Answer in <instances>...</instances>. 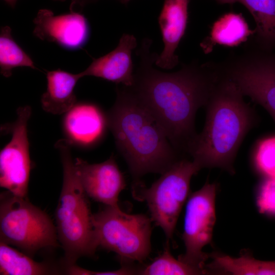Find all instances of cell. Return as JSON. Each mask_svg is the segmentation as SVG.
I'll use <instances>...</instances> for the list:
<instances>
[{
  "label": "cell",
  "mask_w": 275,
  "mask_h": 275,
  "mask_svg": "<svg viewBox=\"0 0 275 275\" xmlns=\"http://www.w3.org/2000/svg\"><path fill=\"white\" fill-rule=\"evenodd\" d=\"M130 0H123V3H126L129 2Z\"/></svg>",
  "instance_id": "cell-28"
},
{
  "label": "cell",
  "mask_w": 275,
  "mask_h": 275,
  "mask_svg": "<svg viewBox=\"0 0 275 275\" xmlns=\"http://www.w3.org/2000/svg\"><path fill=\"white\" fill-rule=\"evenodd\" d=\"M216 186L206 183L188 197L184 217L182 239L185 247L184 254L178 259L206 273L207 254L203 248L212 240L215 224Z\"/></svg>",
  "instance_id": "cell-8"
},
{
  "label": "cell",
  "mask_w": 275,
  "mask_h": 275,
  "mask_svg": "<svg viewBox=\"0 0 275 275\" xmlns=\"http://www.w3.org/2000/svg\"><path fill=\"white\" fill-rule=\"evenodd\" d=\"M11 7L14 8L17 0H4Z\"/></svg>",
  "instance_id": "cell-26"
},
{
  "label": "cell",
  "mask_w": 275,
  "mask_h": 275,
  "mask_svg": "<svg viewBox=\"0 0 275 275\" xmlns=\"http://www.w3.org/2000/svg\"><path fill=\"white\" fill-rule=\"evenodd\" d=\"M252 33L241 14L229 13L214 23L210 39L212 43L233 47L244 42Z\"/></svg>",
  "instance_id": "cell-18"
},
{
  "label": "cell",
  "mask_w": 275,
  "mask_h": 275,
  "mask_svg": "<svg viewBox=\"0 0 275 275\" xmlns=\"http://www.w3.org/2000/svg\"><path fill=\"white\" fill-rule=\"evenodd\" d=\"M72 143L61 139L55 146L63 168V182L55 212L58 238L64 251L65 267L83 256H92L98 248L87 195L77 174L71 155Z\"/></svg>",
  "instance_id": "cell-4"
},
{
  "label": "cell",
  "mask_w": 275,
  "mask_h": 275,
  "mask_svg": "<svg viewBox=\"0 0 275 275\" xmlns=\"http://www.w3.org/2000/svg\"><path fill=\"white\" fill-rule=\"evenodd\" d=\"M75 275H127L138 273V271L129 267H122L113 271H94L76 266L73 270Z\"/></svg>",
  "instance_id": "cell-24"
},
{
  "label": "cell",
  "mask_w": 275,
  "mask_h": 275,
  "mask_svg": "<svg viewBox=\"0 0 275 275\" xmlns=\"http://www.w3.org/2000/svg\"><path fill=\"white\" fill-rule=\"evenodd\" d=\"M11 31L9 26H5L1 28L0 33V71L6 77L12 75L15 68L38 69L30 56L14 40Z\"/></svg>",
  "instance_id": "cell-20"
},
{
  "label": "cell",
  "mask_w": 275,
  "mask_h": 275,
  "mask_svg": "<svg viewBox=\"0 0 275 275\" xmlns=\"http://www.w3.org/2000/svg\"><path fill=\"white\" fill-rule=\"evenodd\" d=\"M254 164L262 175L275 177V136L262 140L258 145L254 156Z\"/></svg>",
  "instance_id": "cell-22"
},
{
  "label": "cell",
  "mask_w": 275,
  "mask_h": 275,
  "mask_svg": "<svg viewBox=\"0 0 275 275\" xmlns=\"http://www.w3.org/2000/svg\"><path fill=\"white\" fill-rule=\"evenodd\" d=\"M200 170L193 161L180 159L161 174L149 188L138 179L133 186L138 199L145 201L152 219L170 239L187 197L192 176Z\"/></svg>",
  "instance_id": "cell-7"
},
{
  "label": "cell",
  "mask_w": 275,
  "mask_h": 275,
  "mask_svg": "<svg viewBox=\"0 0 275 275\" xmlns=\"http://www.w3.org/2000/svg\"><path fill=\"white\" fill-rule=\"evenodd\" d=\"M81 78L79 73L73 74L60 69L47 71V88L41 98L43 109L54 115L68 112L76 104L74 89Z\"/></svg>",
  "instance_id": "cell-16"
},
{
  "label": "cell",
  "mask_w": 275,
  "mask_h": 275,
  "mask_svg": "<svg viewBox=\"0 0 275 275\" xmlns=\"http://www.w3.org/2000/svg\"><path fill=\"white\" fill-rule=\"evenodd\" d=\"M92 1L95 0H73L71 4L72 7H74L75 5L77 6V8H79L80 6H82L88 2H91ZM122 3H123V0H119Z\"/></svg>",
  "instance_id": "cell-25"
},
{
  "label": "cell",
  "mask_w": 275,
  "mask_h": 275,
  "mask_svg": "<svg viewBox=\"0 0 275 275\" xmlns=\"http://www.w3.org/2000/svg\"><path fill=\"white\" fill-rule=\"evenodd\" d=\"M136 45V39L133 35L123 34L114 50L93 60L84 71L79 73L81 77L95 76L117 85L131 86L134 80L131 54Z\"/></svg>",
  "instance_id": "cell-12"
},
{
  "label": "cell",
  "mask_w": 275,
  "mask_h": 275,
  "mask_svg": "<svg viewBox=\"0 0 275 275\" xmlns=\"http://www.w3.org/2000/svg\"><path fill=\"white\" fill-rule=\"evenodd\" d=\"M107 124L106 116L96 105L75 104L66 113L63 128L72 144L89 146L98 141Z\"/></svg>",
  "instance_id": "cell-15"
},
{
  "label": "cell",
  "mask_w": 275,
  "mask_h": 275,
  "mask_svg": "<svg viewBox=\"0 0 275 275\" xmlns=\"http://www.w3.org/2000/svg\"><path fill=\"white\" fill-rule=\"evenodd\" d=\"M1 241L33 256L39 250L58 245L57 229L49 216L26 199L9 191L1 194Z\"/></svg>",
  "instance_id": "cell-5"
},
{
  "label": "cell",
  "mask_w": 275,
  "mask_h": 275,
  "mask_svg": "<svg viewBox=\"0 0 275 275\" xmlns=\"http://www.w3.org/2000/svg\"><path fill=\"white\" fill-rule=\"evenodd\" d=\"M239 86L243 95L262 106L275 121V56L261 57L242 72Z\"/></svg>",
  "instance_id": "cell-14"
},
{
  "label": "cell",
  "mask_w": 275,
  "mask_h": 275,
  "mask_svg": "<svg viewBox=\"0 0 275 275\" xmlns=\"http://www.w3.org/2000/svg\"><path fill=\"white\" fill-rule=\"evenodd\" d=\"M53 1H59V2H64V1H65L66 0H53Z\"/></svg>",
  "instance_id": "cell-29"
},
{
  "label": "cell",
  "mask_w": 275,
  "mask_h": 275,
  "mask_svg": "<svg viewBox=\"0 0 275 275\" xmlns=\"http://www.w3.org/2000/svg\"><path fill=\"white\" fill-rule=\"evenodd\" d=\"M97 246L116 253L123 259L142 262L151 252L150 219L130 214L108 206L92 215Z\"/></svg>",
  "instance_id": "cell-6"
},
{
  "label": "cell",
  "mask_w": 275,
  "mask_h": 275,
  "mask_svg": "<svg viewBox=\"0 0 275 275\" xmlns=\"http://www.w3.org/2000/svg\"><path fill=\"white\" fill-rule=\"evenodd\" d=\"M220 3L222 4H232L237 2V0H216Z\"/></svg>",
  "instance_id": "cell-27"
},
{
  "label": "cell",
  "mask_w": 275,
  "mask_h": 275,
  "mask_svg": "<svg viewBox=\"0 0 275 275\" xmlns=\"http://www.w3.org/2000/svg\"><path fill=\"white\" fill-rule=\"evenodd\" d=\"M256 203L260 213L275 214V177H268L261 184Z\"/></svg>",
  "instance_id": "cell-23"
},
{
  "label": "cell",
  "mask_w": 275,
  "mask_h": 275,
  "mask_svg": "<svg viewBox=\"0 0 275 275\" xmlns=\"http://www.w3.org/2000/svg\"><path fill=\"white\" fill-rule=\"evenodd\" d=\"M52 269L43 262L15 250L0 241V274L2 275H40L52 274Z\"/></svg>",
  "instance_id": "cell-17"
},
{
  "label": "cell",
  "mask_w": 275,
  "mask_h": 275,
  "mask_svg": "<svg viewBox=\"0 0 275 275\" xmlns=\"http://www.w3.org/2000/svg\"><path fill=\"white\" fill-rule=\"evenodd\" d=\"M205 272L194 267L179 259L177 260L168 249L150 264L139 270L138 274L144 275L204 274Z\"/></svg>",
  "instance_id": "cell-21"
},
{
  "label": "cell",
  "mask_w": 275,
  "mask_h": 275,
  "mask_svg": "<svg viewBox=\"0 0 275 275\" xmlns=\"http://www.w3.org/2000/svg\"><path fill=\"white\" fill-rule=\"evenodd\" d=\"M34 35L67 49L82 48L89 35L86 17L80 12L54 15L48 9L40 10L34 19Z\"/></svg>",
  "instance_id": "cell-10"
},
{
  "label": "cell",
  "mask_w": 275,
  "mask_h": 275,
  "mask_svg": "<svg viewBox=\"0 0 275 275\" xmlns=\"http://www.w3.org/2000/svg\"><path fill=\"white\" fill-rule=\"evenodd\" d=\"M188 0H164L158 17V24L164 44L155 65L171 69L178 63L175 51L183 37L187 25Z\"/></svg>",
  "instance_id": "cell-13"
},
{
  "label": "cell",
  "mask_w": 275,
  "mask_h": 275,
  "mask_svg": "<svg viewBox=\"0 0 275 275\" xmlns=\"http://www.w3.org/2000/svg\"><path fill=\"white\" fill-rule=\"evenodd\" d=\"M74 165L88 196L106 206L119 207L118 197L126 184L114 155L104 162L94 164L77 158Z\"/></svg>",
  "instance_id": "cell-11"
},
{
  "label": "cell",
  "mask_w": 275,
  "mask_h": 275,
  "mask_svg": "<svg viewBox=\"0 0 275 275\" xmlns=\"http://www.w3.org/2000/svg\"><path fill=\"white\" fill-rule=\"evenodd\" d=\"M242 96L231 80L213 90L206 104L204 129L197 134L188 152L200 170L219 168L234 173L237 152L256 122V115Z\"/></svg>",
  "instance_id": "cell-3"
},
{
  "label": "cell",
  "mask_w": 275,
  "mask_h": 275,
  "mask_svg": "<svg viewBox=\"0 0 275 275\" xmlns=\"http://www.w3.org/2000/svg\"><path fill=\"white\" fill-rule=\"evenodd\" d=\"M107 124L120 153L137 179L148 173L162 174L178 160V153L149 112L128 89L116 88Z\"/></svg>",
  "instance_id": "cell-2"
},
{
  "label": "cell",
  "mask_w": 275,
  "mask_h": 275,
  "mask_svg": "<svg viewBox=\"0 0 275 275\" xmlns=\"http://www.w3.org/2000/svg\"><path fill=\"white\" fill-rule=\"evenodd\" d=\"M17 115L16 121L7 126L11 139L0 153V186L15 196L25 198L32 167L27 129L31 107H19Z\"/></svg>",
  "instance_id": "cell-9"
},
{
  "label": "cell",
  "mask_w": 275,
  "mask_h": 275,
  "mask_svg": "<svg viewBox=\"0 0 275 275\" xmlns=\"http://www.w3.org/2000/svg\"><path fill=\"white\" fill-rule=\"evenodd\" d=\"M253 16L256 32L264 45L275 47V0H237Z\"/></svg>",
  "instance_id": "cell-19"
},
{
  "label": "cell",
  "mask_w": 275,
  "mask_h": 275,
  "mask_svg": "<svg viewBox=\"0 0 275 275\" xmlns=\"http://www.w3.org/2000/svg\"><path fill=\"white\" fill-rule=\"evenodd\" d=\"M151 44L149 38L143 40L136 52L140 60L133 84L126 87L154 118L177 152L188 153L197 135L196 114L207 104L212 83L194 67L172 73L156 69L154 64L158 54L151 51Z\"/></svg>",
  "instance_id": "cell-1"
}]
</instances>
